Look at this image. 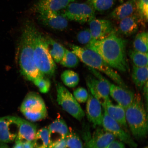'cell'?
<instances>
[{"mask_svg": "<svg viewBox=\"0 0 148 148\" xmlns=\"http://www.w3.org/2000/svg\"><path fill=\"white\" fill-rule=\"evenodd\" d=\"M126 46V40L118 36L114 29L106 38L93 40L85 47L96 52L111 67L123 73L129 68Z\"/></svg>", "mask_w": 148, "mask_h": 148, "instance_id": "cell-1", "label": "cell"}, {"mask_svg": "<svg viewBox=\"0 0 148 148\" xmlns=\"http://www.w3.org/2000/svg\"><path fill=\"white\" fill-rule=\"evenodd\" d=\"M37 29L32 21L25 22L22 29L18 52L20 71L26 79L32 82L44 75L37 68L33 57L34 40Z\"/></svg>", "mask_w": 148, "mask_h": 148, "instance_id": "cell-2", "label": "cell"}, {"mask_svg": "<svg viewBox=\"0 0 148 148\" xmlns=\"http://www.w3.org/2000/svg\"><path fill=\"white\" fill-rule=\"evenodd\" d=\"M125 110L127 123L133 136L138 140L145 138L148 133L147 111L139 94H135L132 103Z\"/></svg>", "mask_w": 148, "mask_h": 148, "instance_id": "cell-3", "label": "cell"}, {"mask_svg": "<svg viewBox=\"0 0 148 148\" xmlns=\"http://www.w3.org/2000/svg\"><path fill=\"white\" fill-rule=\"evenodd\" d=\"M70 47L72 51L81 62L89 67L104 73L118 86L124 88L128 89L127 85L117 72L108 65L96 52L88 48L77 45H72Z\"/></svg>", "mask_w": 148, "mask_h": 148, "instance_id": "cell-4", "label": "cell"}, {"mask_svg": "<svg viewBox=\"0 0 148 148\" xmlns=\"http://www.w3.org/2000/svg\"><path fill=\"white\" fill-rule=\"evenodd\" d=\"M33 57L35 64L44 75H52L55 73L56 65L48 51L44 37L38 29L35 35Z\"/></svg>", "mask_w": 148, "mask_h": 148, "instance_id": "cell-5", "label": "cell"}, {"mask_svg": "<svg viewBox=\"0 0 148 148\" xmlns=\"http://www.w3.org/2000/svg\"><path fill=\"white\" fill-rule=\"evenodd\" d=\"M20 110L27 120L32 122L43 119L47 115V108L43 99L35 92H29L25 96Z\"/></svg>", "mask_w": 148, "mask_h": 148, "instance_id": "cell-6", "label": "cell"}, {"mask_svg": "<svg viewBox=\"0 0 148 148\" xmlns=\"http://www.w3.org/2000/svg\"><path fill=\"white\" fill-rule=\"evenodd\" d=\"M95 77L88 75L86 78L87 86L90 94L97 99L103 107L109 100L111 83L97 70L90 68Z\"/></svg>", "mask_w": 148, "mask_h": 148, "instance_id": "cell-7", "label": "cell"}, {"mask_svg": "<svg viewBox=\"0 0 148 148\" xmlns=\"http://www.w3.org/2000/svg\"><path fill=\"white\" fill-rule=\"evenodd\" d=\"M56 88L57 101L58 104L70 115L79 121H81L84 117L85 113L78 102L61 83H57Z\"/></svg>", "mask_w": 148, "mask_h": 148, "instance_id": "cell-8", "label": "cell"}, {"mask_svg": "<svg viewBox=\"0 0 148 148\" xmlns=\"http://www.w3.org/2000/svg\"><path fill=\"white\" fill-rule=\"evenodd\" d=\"M61 12L68 20L81 24L89 23L95 18V11L89 3H71Z\"/></svg>", "mask_w": 148, "mask_h": 148, "instance_id": "cell-9", "label": "cell"}, {"mask_svg": "<svg viewBox=\"0 0 148 148\" xmlns=\"http://www.w3.org/2000/svg\"><path fill=\"white\" fill-rule=\"evenodd\" d=\"M102 125L103 129L112 134L131 148H136L137 144L134 141L130 135L125 132L117 122L109 116L104 109Z\"/></svg>", "mask_w": 148, "mask_h": 148, "instance_id": "cell-10", "label": "cell"}, {"mask_svg": "<svg viewBox=\"0 0 148 148\" xmlns=\"http://www.w3.org/2000/svg\"><path fill=\"white\" fill-rule=\"evenodd\" d=\"M18 118L12 116L0 118V142L8 143L15 140L18 131Z\"/></svg>", "mask_w": 148, "mask_h": 148, "instance_id": "cell-11", "label": "cell"}, {"mask_svg": "<svg viewBox=\"0 0 148 148\" xmlns=\"http://www.w3.org/2000/svg\"><path fill=\"white\" fill-rule=\"evenodd\" d=\"M37 18L42 25L56 30L62 31L68 26V20L60 12H45L39 13Z\"/></svg>", "mask_w": 148, "mask_h": 148, "instance_id": "cell-12", "label": "cell"}, {"mask_svg": "<svg viewBox=\"0 0 148 148\" xmlns=\"http://www.w3.org/2000/svg\"><path fill=\"white\" fill-rule=\"evenodd\" d=\"M49 130V148H53L65 138L69 132L67 125L61 118H57L48 127Z\"/></svg>", "mask_w": 148, "mask_h": 148, "instance_id": "cell-13", "label": "cell"}, {"mask_svg": "<svg viewBox=\"0 0 148 148\" xmlns=\"http://www.w3.org/2000/svg\"><path fill=\"white\" fill-rule=\"evenodd\" d=\"M86 140L83 148H104L116 139L113 135L103 129L98 128Z\"/></svg>", "mask_w": 148, "mask_h": 148, "instance_id": "cell-14", "label": "cell"}, {"mask_svg": "<svg viewBox=\"0 0 148 148\" xmlns=\"http://www.w3.org/2000/svg\"><path fill=\"white\" fill-rule=\"evenodd\" d=\"M89 29L94 40H102L110 35L114 29L109 20L94 18L89 23Z\"/></svg>", "mask_w": 148, "mask_h": 148, "instance_id": "cell-15", "label": "cell"}, {"mask_svg": "<svg viewBox=\"0 0 148 148\" xmlns=\"http://www.w3.org/2000/svg\"><path fill=\"white\" fill-rule=\"evenodd\" d=\"M86 101V114L89 121L94 127L101 125L103 114L101 103L90 93Z\"/></svg>", "mask_w": 148, "mask_h": 148, "instance_id": "cell-16", "label": "cell"}, {"mask_svg": "<svg viewBox=\"0 0 148 148\" xmlns=\"http://www.w3.org/2000/svg\"><path fill=\"white\" fill-rule=\"evenodd\" d=\"M77 0H39L33 9L37 14L49 12H60L66 8L70 3Z\"/></svg>", "mask_w": 148, "mask_h": 148, "instance_id": "cell-17", "label": "cell"}, {"mask_svg": "<svg viewBox=\"0 0 148 148\" xmlns=\"http://www.w3.org/2000/svg\"><path fill=\"white\" fill-rule=\"evenodd\" d=\"M110 95L118 104L125 110L132 103L135 96L134 92L119 86L111 84Z\"/></svg>", "mask_w": 148, "mask_h": 148, "instance_id": "cell-18", "label": "cell"}, {"mask_svg": "<svg viewBox=\"0 0 148 148\" xmlns=\"http://www.w3.org/2000/svg\"><path fill=\"white\" fill-rule=\"evenodd\" d=\"M37 132L36 126L28 121L18 118V129L15 142H32Z\"/></svg>", "mask_w": 148, "mask_h": 148, "instance_id": "cell-19", "label": "cell"}, {"mask_svg": "<svg viewBox=\"0 0 148 148\" xmlns=\"http://www.w3.org/2000/svg\"><path fill=\"white\" fill-rule=\"evenodd\" d=\"M140 23L136 13L120 20L118 32L125 36H132L137 32Z\"/></svg>", "mask_w": 148, "mask_h": 148, "instance_id": "cell-20", "label": "cell"}, {"mask_svg": "<svg viewBox=\"0 0 148 148\" xmlns=\"http://www.w3.org/2000/svg\"><path fill=\"white\" fill-rule=\"evenodd\" d=\"M137 0H128L120 5L113 10L110 15V17L116 20H120L137 12Z\"/></svg>", "mask_w": 148, "mask_h": 148, "instance_id": "cell-21", "label": "cell"}, {"mask_svg": "<svg viewBox=\"0 0 148 148\" xmlns=\"http://www.w3.org/2000/svg\"><path fill=\"white\" fill-rule=\"evenodd\" d=\"M107 114L113 119L117 122L122 127L127 129V125L126 120L125 110L119 105H114L110 100L107 102L103 106Z\"/></svg>", "mask_w": 148, "mask_h": 148, "instance_id": "cell-22", "label": "cell"}, {"mask_svg": "<svg viewBox=\"0 0 148 148\" xmlns=\"http://www.w3.org/2000/svg\"><path fill=\"white\" fill-rule=\"evenodd\" d=\"M148 66L138 67L133 65L132 78L138 90H142L144 85L148 82Z\"/></svg>", "mask_w": 148, "mask_h": 148, "instance_id": "cell-23", "label": "cell"}, {"mask_svg": "<svg viewBox=\"0 0 148 148\" xmlns=\"http://www.w3.org/2000/svg\"><path fill=\"white\" fill-rule=\"evenodd\" d=\"M47 49L54 62L60 63L63 57L65 48L49 37H45Z\"/></svg>", "mask_w": 148, "mask_h": 148, "instance_id": "cell-24", "label": "cell"}, {"mask_svg": "<svg viewBox=\"0 0 148 148\" xmlns=\"http://www.w3.org/2000/svg\"><path fill=\"white\" fill-rule=\"evenodd\" d=\"M34 148H49V130L43 127L37 132L32 142Z\"/></svg>", "mask_w": 148, "mask_h": 148, "instance_id": "cell-25", "label": "cell"}, {"mask_svg": "<svg viewBox=\"0 0 148 148\" xmlns=\"http://www.w3.org/2000/svg\"><path fill=\"white\" fill-rule=\"evenodd\" d=\"M128 54L134 66L138 67L148 66V53L141 52L134 49L130 50Z\"/></svg>", "mask_w": 148, "mask_h": 148, "instance_id": "cell-26", "label": "cell"}, {"mask_svg": "<svg viewBox=\"0 0 148 148\" xmlns=\"http://www.w3.org/2000/svg\"><path fill=\"white\" fill-rule=\"evenodd\" d=\"M61 78L66 86L70 88H75L78 84L79 77L78 74L73 70H65L61 75Z\"/></svg>", "mask_w": 148, "mask_h": 148, "instance_id": "cell-27", "label": "cell"}, {"mask_svg": "<svg viewBox=\"0 0 148 148\" xmlns=\"http://www.w3.org/2000/svg\"><path fill=\"white\" fill-rule=\"evenodd\" d=\"M148 36L147 32L138 33L135 37L133 46L136 51L148 53Z\"/></svg>", "mask_w": 148, "mask_h": 148, "instance_id": "cell-28", "label": "cell"}, {"mask_svg": "<svg viewBox=\"0 0 148 148\" xmlns=\"http://www.w3.org/2000/svg\"><path fill=\"white\" fill-rule=\"evenodd\" d=\"M60 63L64 67L75 68L78 65L79 59L73 52L66 49L64 56Z\"/></svg>", "mask_w": 148, "mask_h": 148, "instance_id": "cell-29", "label": "cell"}, {"mask_svg": "<svg viewBox=\"0 0 148 148\" xmlns=\"http://www.w3.org/2000/svg\"><path fill=\"white\" fill-rule=\"evenodd\" d=\"M116 0H92L89 4L95 11L104 12L112 8Z\"/></svg>", "mask_w": 148, "mask_h": 148, "instance_id": "cell-30", "label": "cell"}, {"mask_svg": "<svg viewBox=\"0 0 148 148\" xmlns=\"http://www.w3.org/2000/svg\"><path fill=\"white\" fill-rule=\"evenodd\" d=\"M140 23L145 24L148 21V0H137V12Z\"/></svg>", "mask_w": 148, "mask_h": 148, "instance_id": "cell-31", "label": "cell"}, {"mask_svg": "<svg viewBox=\"0 0 148 148\" xmlns=\"http://www.w3.org/2000/svg\"><path fill=\"white\" fill-rule=\"evenodd\" d=\"M64 148H83L82 140L75 133L70 132L66 136V144Z\"/></svg>", "mask_w": 148, "mask_h": 148, "instance_id": "cell-32", "label": "cell"}, {"mask_svg": "<svg viewBox=\"0 0 148 148\" xmlns=\"http://www.w3.org/2000/svg\"><path fill=\"white\" fill-rule=\"evenodd\" d=\"M33 82L38 88L40 92L47 93L51 88V83L49 79L43 75L35 79Z\"/></svg>", "mask_w": 148, "mask_h": 148, "instance_id": "cell-33", "label": "cell"}, {"mask_svg": "<svg viewBox=\"0 0 148 148\" xmlns=\"http://www.w3.org/2000/svg\"><path fill=\"white\" fill-rule=\"evenodd\" d=\"M77 41L81 44L88 45L91 42L92 39L91 33L89 29H86L81 30L77 35Z\"/></svg>", "mask_w": 148, "mask_h": 148, "instance_id": "cell-34", "label": "cell"}, {"mask_svg": "<svg viewBox=\"0 0 148 148\" xmlns=\"http://www.w3.org/2000/svg\"><path fill=\"white\" fill-rule=\"evenodd\" d=\"M73 96L78 102L84 103L87 100L88 93L86 89L82 87H79L74 91Z\"/></svg>", "mask_w": 148, "mask_h": 148, "instance_id": "cell-35", "label": "cell"}, {"mask_svg": "<svg viewBox=\"0 0 148 148\" xmlns=\"http://www.w3.org/2000/svg\"><path fill=\"white\" fill-rule=\"evenodd\" d=\"M104 148H125V147L123 142L115 140Z\"/></svg>", "mask_w": 148, "mask_h": 148, "instance_id": "cell-36", "label": "cell"}, {"mask_svg": "<svg viewBox=\"0 0 148 148\" xmlns=\"http://www.w3.org/2000/svg\"><path fill=\"white\" fill-rule=\"evenodd\" d=\"M143 90V95L144 100L145 103V107L147 111L148 106V82L145 83L144 85L143 88L142 89Z\"/></svg>", "mask_w": 148, "mask_h": 148, "instance_id": "cell-37", "label": "cell"}, {"mask_svg": "<svg viewBox=\"0 0 148 148\" xmlns=\"http://www.w3.org/2000/svg\"><path fill=\"white\" fill-rule=\"evenodd\" d=\"M66 141V136L65 138L57 144L53 148H64Z\"/></svg>", "mask_w": 148, "mask_h": 148, "instance_id": "cell-38", "label": "cell"}, {"mask_svg": "<svg viewBox=\"0 0 148 148\" xmlns=\"http://www.w3.org/2000/svg\"><path fill=\"white\" fill-rule=\"evenodd\" d=\"M13 148H25L23 142H16Z\"/></svg>", "mask_w": 148, "mask_h": 148, "instance_id": "cell-39", "label": "cell"}, {"mask_svg": "<svg viewBox=\"0 0 148 148\" xmlns=\"http://www.w3.org/2000/svg\"><path fill=\"white\" fill-rule=\"evenodd\" d=\"M0 148H9L6 144L0 142Z\"/></svg>", "mask_w": 148, "mask_h": 148, "instance_id": "cell-40", "label": "cell"}, {"mask_svg": "<svg viewBox=\"0 0 148 148\" xmlns=\"http://www.w3.org/2000/svg\"><path fill=\"white\" fill-rule=\"evenodd\" d=\"M92 1V0H88V3H89V4H90V3H91V2Z\"/></svg>", "mask_w": 148, "mask_h": 148, "instance_id": "cell-41", "label": "cell"}, {"mask_svg": "<svg viewBox=\"0 0 148 148\" xmlns=\"http://www.w3.org/2000/svg\"><path fill=\"white\" fill-rule=\"evenodd\" d=\"M145 148H147V147H145Z\"/></svg>", "mask_w": 148, "mask_h": 148, "instance_id": "cell-42", "label": "cell"}]
</instances>
